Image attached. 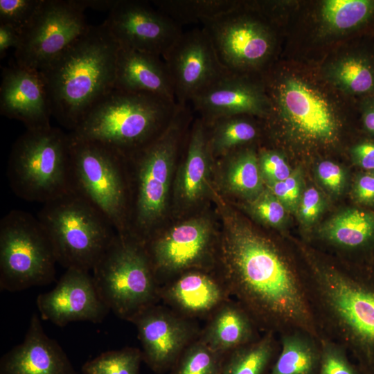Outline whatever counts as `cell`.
I'll return each instance as SVG.
<instances>
[{
	"label": "cell",
	"mask_w": 374,
	"mask_h": 374,
	"mask_svg": "<svg viewBox=\"0 0 374 374\" xmlns=\"http://www.w3.org/2000/svg\"><path fill=\"white\" fill-rule=\"evenodd\" d=\"M222 258V282L258 329L278 336L303 332L320 339L296 252L234 220L223 240Z\"/></svg>",
	"instance_id": "6da1fadb"
},
{
	"label": "cell",
	"mask_w": 374,
	"mask_h": 374,
	"mask_svg": "<svg viewBox=\"0 0 374 374\" xmlns=\"http://www.w3.org/2000/svg\"><path fill=\"white\" fill-rule=\"evenodd\" d=\"M142 351L133 347L109 350L85 362L83 374H139Z\"/></svg>",
	"instance_id": "d6a6232c"
},
{
	"label": "cell",
	"mask_w": 374,
	"mask_h": 374,
	"mask_svg": "<svg viewBox=\"0 0 374 374\" xmlns=\"http://www.w3.org/2000/svg\"><path fill=\"white\" fill-rule=\"evenodd\" d=\"M279 337L281 351L269 374H318L321 360L319 339L303 332Z\"/></svg>",
	"instance_id": "4316f807"
},
{
	"label": "cell",
	"mask_w": 374,
	"mask_h": 374,
	"mask_svg": "<svg viewBox=\"0 0 374 374\" xmlns=\"http://www.w3.org/2000/svg\"><path fill=\"white\" fill-rule=\"evenodd\" d=\"M211 226L203 218L191 219L144 244L158 283L164 276L198 265L208 251Z\"/></svg>",
	"instance_id": "ac0fdd59"
},
{
	"label": "cell",
	"mask_w": 374,
	"mask_h": 374,
	"mask_svg": "<svg viewBox=\"0 0 374 374\" xmlns=\"http://www.w3.org/2000/svg\"><path fill=\"white\" fill-rule=\"evenodd\" d=\"M278 348L276 335L265 332L262 337L228 353L221 374H264Z\"/></svg>",
	"instance_id": "83f0119b"
},
{
	"label": "cell",
	"mask_w": 374,
	"mask_h": 374,
	"mask_svg": "<svg viewBox=\"0 0 374 374\" xmlns=\"http://www.w3.org/2000/svg\"><path fill=\"white\" fill-rule=\"evenodd\" d=\"M98 294L118 317L131 321L160 298V286L143 243L117 234L92 269Z\"/></svg>",
	"instance_id": "52a82bcc"
},
{
	"label": "cell",
	"mask_w": 374,
	"mask_h": 374,
	"mask_svg": "<svg viewBox=\"0 0 374 374\" xmlns=\"http://www.w3.org/2000/svg\"><path fill=\"white\" fill-rule=\"evenodd\" d=\"M1 76V114L22 122L26 130L51 126L52 114L41 73L15 64L4 68Z\"/></svg>",
	"instance_id": "ffe728a7"
},
{
	"label": "cell",
	"mask_w": 374,
	"mask_h": 374,
	"mask_svg": "<svg viewBox=\"0 0 374 374\" xmlns=\"http://www.w3.org/2000/svg\"><path fill=\"white\" fill-rule=\"evenodd\" d=\"M326 207L323 195L315 187H305L296 215L305 229H310L323 215Z\"/></svg>",
	"instance_id": "ab89813d"
},
{
	"label": "cell",
	"mask_w": 374,
	"mask_h": 374,
	"mask_svg": "<svg viewBox=\"0 0 374 374\" xmlns=\"http://www.w3.org/2000/svg\"><path fill=\"white\" fill-rule=\"evenodd\" d=\"M353 163L361 170H374V139H366L354 145L350 149Z\"/></svg>",
	"instance_id": "ee69618b"
},
{
	"label": "cell",
	"mask_w": 374,
	"mask_h": 374,
	"mask_svg": "<svg viewBox=\"0 0 374 374\" xmlns=\"http://www.w3.org/2000/svg\"><path fill=\"white\" fill-rule=\"evenodd\" d=\"M43 0H0V24L12 27L21 35L37 15Z\"/></svg>",
	"instance_id": "74e56055"
},
{
	"label": "cell",
	"mask_w": 374,
	"mask_h": 374,
	"mask_svg": "<svg viewBox=\"0 0 374 374\" xmlns=\"http://www.w3.org/2000/svg\"><path fill=\"white\" fill-rule=\"evenodd\" d=\"M265 187L279 199L290 214H296L305 188L303 170L300 167H296L286 179Z\"/></svg>",
	"instance_id": "f35d334b"
},
{
	"label": "cell",
	"mask_w": 374,
	"mask_h": 374,
	"mask_svg": "<svg viewBox=\"0 0 374 374\" xmlns=\"http://www.w3.org/2000/svg\"><path fill=\"white\" fill-rule=\"evenodd\" d=\"M104 23L120 47L161 57L183 33L179 24L142 1L117 0Z\"/></svg>",
	"instance_id": "9a60e30c"
},
{
	"label": "cell",
	"mask_w": 374,
	"mask_h": 374,
	"mask_svg": "<svg viewBox=\"0 0 374 374\" xmlns=\"http://www.w3.org/2000/svg\"><path fill=\"white\" fill-rule=\"evenodd\" d=\"M320 335L344 346L362 374H374V264L333 258L293 241Z\"/></svg>",
	"instance_id": "7a4b0ae2"
},
{
	"label": "cell",
	"mask_w": 374,
	"mask_h": 374,
	"mask_svg": "<svg viewBox=\"0 0 374 374\" xmlns=\"http://www.w3.org/2000/svg\"><path fill=\"white\" fill-rule=\"evenodd\" d=\"M374 13V1L328 0L323 1L321 16L332 30L353 29L367 21Z\"/></svg>",
	"instance_id": "1f68e13d"
},
{
	"label": "cell",
	"mask_w": 374,
	"mask_h": 374,
	"mask_svg": "<svg viewBox=\"0 0 374 374\" xmlns=\"http://www.w3.org/2000/svg\"><path fill=\"white\" fill-rule=\"evenodd\" d=\"M262 86L245 75L229 72L195 96L190 103L206 123L234 115L265 117L269 114L270 102Z\"/></svg>",
	"instance_id": "d6986e66"
},
{
	"label": "cell",
	"mask_w": 374,
	"mask_h": 374,
	"mask_svg": "<svg viewBox=\"0 0 374 374\" xmlns=\"http://www.w3.org/2000/svg\"><path fill=\"white\" fill-rule=\"evenodd\" d=\"M0 374H76L60 344L44 332L33 314L24 341L4 354Z\"/></svg>",
	"instance_id": "7402d4cb"
},
{
	"label": "cell",
	"mask_w": 374,
	"mask_h": 374,
	"mask_svg": "<svg viewBox=\"0 0 374 374\" xmlns=\"http://www.w3.org/2000/svg\"><path fill=\"white\" fill-rule=\"evenodd\" d=\"M37 218L66 269L92 271L118 233L109 219L71 191L43 204Z\"/></svg>",
	"instance_id": "8992f818"
},
{
	"label": "cell",
	"mask_w": 374,
	"mask_h": 374,
	"mask_svg": "<svg viewBox=\"0 0 374 374\" xmlns=\"http://www.w3.org/2000/svg\"><path fill=\"white\" fill-rule=\"evenodd\" d=\"M70 138L72 191L101 211L118 235H127L130 215L127 157L104 143Z\"/></svg>",
	"instance_id": "ba28073f"
},
{
	"label": "cell",
	"mask_w": 374,
	"mask_h": 374,
	"mask_svg": "<svg viewBox=\"0 0 374 374\" xmlns=\"http://www.w3.org/2000/svg\"><path fill=\"white\" fill-rule=\"evenodd\" d=\"M224 359L199 339L184 350L172 374H221Z\"/></svg>",
	"instance_id": "e575fe53"
},
{
	"label": "cell",
	"mask_w": 374,
	"mask_h": 374,
	"mask_svg": "<svg viewBox=\"0 0 374 374\" xmlns=\"http://www.w3.org/2000/svg\"><path fill=\"white\" fill-rule=\"evenodd\" d=\"M371 172L374 175V170L373 171H371Z\"/></svg>",
	"instance_id": "c3c4849f"
},
{
	"label": "cell",
	"mask_w": 374,
	"mask_h": 374,
	"mask_svg": "<svg viewBox=\"0 0 374 374\" xmlns=\"http://www.w3.org/2000/svg\"><path fill=\"white\" fill-rule=\"evenodd\" d=\"M316 176L323 188L332 197L342 195L348 186L347 170L332 161H320L316 168Z\"/></svg>",
	"instance_id": "60d3db41"
},
{
	"label": "cell",
	"mask_w": 374,
	"mask_h": 374,
	"mask_svg": "<svg viewBox=\"0 0 374 374\" xmlns=\"http://www.w3.org/2000/svg\"><path fill=\"white\" fill-rule=\"evenodd\" d=\"M36 305L43 320L64 327L73 321L102 322L110 311L89 271L69 268L51 291L39 294Z\"/></svg>",
	"instance_id": "2e32d148"
},
{
	"label": "cell",
	"mask_w": 374,
	"mask_h": 374,
	"mask_svg": "<svg viewBox=\"0 0 374 374\" xmlns=\"http://www.w3.org/2000/svg\"><path fill=\"white\" fill-rule=\"evenodd\" d=\"M331 75L334 82L349 93H366L374 89V71L366 60L359 57L340 60Z\"/></svg>",
	"instance_id": "836d02e7"
},
{
	"label": "cell",
	"mask_w": 374,
	"mask_h": 374,
	"mask_svg": "<svg viewBox=\"0 0 374 374\" xmlns=\"http://www.w3.org/2000/svg\"><path fill=\"white\" fill-rule=\"evenodd\" d=\"M79 4L85 10L90 8L96 10H106L111 9L115 6L116 0H96V1H78Z\"/></svg>",
	"instance_id": "7dc6e473"
},
{
	"label": "cell",
	"mask_w": 374,
	"mask_h": 374,
	"mask_svg": "<svg viewBox=\"0 0 374 374\" xmlns=\"http://www.w3.org/2000/svg\"><path fill=\"white\" fill-rule=\"evenodd\" d=\"M162 58L172 81L176 103L181 107L188 106L195 96L229 73L204 28L183 32Z\"/></svg>",
	"instance_id": "5bb4252c"
},
{
	"label": "cell",
	"mask_w": 374,
	"mask_h": 374,
	"mask_svg": "<svg viewBox=\"0 0 374 374\" xmlns=\"http://www.w3.org/2000/svg\"><path fill=\"white\" fill-rule=\"evenodd\" d=\"M362 123L365 131L374 138V100L368 103L364 107Z\"/></svg>",
	"instance_id": "bcb514c9"
},
{
	"label": "cell",
	"mask_w": 374,
	"mask_h": 374,
	"mask_svg": "<svg viewBox=\"0 0 374 374\" xmlns=\"http://www.w3.org/2000/svg\"><path fill=\"white\" fill-rule=\"evenodd\" d=\"M247 203L249 213L260 222L278 229L287 224L290 213L267 187Z\"/></svg>",
	"instance_id": "d590c367"
},
{
	"label": "cell",
	"mask_w": 374,
	"mask_h": 374,
	"mask_svg": "<svg viewBox=\"0 0 374 374\" xmlns=\"http://www.w3.org/2000/svg\"><path fill=\"white\" fill-rule=\"evenodd\" d=\"M230 158L226 177L229 189L247 201L255 198L265 188L258 154L247 148L236 152Z\"/></svg>",
	"instance_id": "f546056e"
},
{
	"label": "cell",
	"mask_w": 374,
	"mask_h": 374,
	"mask_svg": "<svg viewBox=\"0 0 374 374\" xmlns=\"http://www.w3.org/2000/svg\"><path fill=\"white\" fill-rule=\"evenodd\" d=\"M131 322L138 330L143 360L157 373L175 365L195 334L184 317L156 305L145 309Z\"/></svg>",
	"instance_id": "e0dca14e"
},
{
	"label": "cell",
	"mask_w": 374,
	"mask_h": 374,
	"mask_svg": "<svg viewBox=\"0 0 374 374\" xmlns=\"http://www.w3.org/2000/svg\"><path fill=\"white\" fill-rule=\"evenodd\" d=\"M19 198L43 204L72 191L71 138L58 127L26 130L15 141L7 167Z\"/></svg>",
	"instance_id": "5b68a950"
},
{
	"label": "cell",
	"mask_w": 374,
	"mask_h": 374,
	"mask_svg": "<svg viewBox=\"0 0 374 374\" xmlns=\"http://www.w3.org/2000/svg\"><path fill=\"white\" fill-rule=\"evenodd\" d=\"M274 107L293 134L303 141L329 145L337 141L339 123L328 100L307 83L294 78L272 84Z\"/></svg>",
	"instance_id": "4fadbf2b"
},
{
	"label": "cell",
	"mask_w": 374,
	"mask_h": 374,
	"mask_svg": "<svg viewBox=\"0 0 374 374\" xmlns=\"http://www.w3.org/2000/svg\"><path fill=\"white\" fill-rule=\"evenodd\" d=\"M241 7L204 22L217 55L230 73L245 75L262 67L274 47L271 29Z\"/></svg>",
	"instance_id": "7c38bea8"
},
{
	"label": "cell",
	"mask_w": 374,
	"mask_h": 374,
	"mask_svg": "<svg viewBox=\"0 0 374 374\" xmlns=\"http://www.w3.org/2000/svg\"><path fill=\"white\" fill-rule=\"evenodd\" d=\"M160 298L186 317L213 314L229 301L221 280L202 271H188L160 287Z\"/></svg>",
	"instance_id": "cb8c5ba5"
},
{
	"label": "cell",
	"mask_w": 374,
	"mask_h": 374,
	"mask_svg": "<svg viewBox=\"0 0 374 374\" xmlns=\"http://www.w3.org/2000/svg\"><path fill=\"white\" fill-rule=\"evenodd\" d=\"M84 9L74 0H43L34 19L21 34L15 64L40 71L89 28Z\"/></svg>",
	"instance_id": "8fae6325"
},
{
	"label": "cell",
	"mask_w": 374,
	"mask_h": 374,
	"mask_svg": "<svg viewBox=\"0 0 374 374\" xmlns=\"http://www.w3.org/2000/svg\"><path fill=\"white\" fill-rule=\"evenodd\" d=\"M314 238L356 264H374V210L359 206L340 211L316 229Z\"/></svg>",
	"instance_id": "44dd1931"
},
{
	"label": "cell",
	"mask_w": 374,
	"mask_h": 374,
	"mask_svg": "<svg viewBox=\"0 0 374 374\" xmlns=\"http://www.w3.org/2000/svg\"><path fill=\"white\" fill-rule=\"evenodd\" d=\"M188 108L179 106L168 128L157 140L127 157L135 165L132 214L137 232L135 239L143 244L166 208L180 122Z\"/></svg>",
	"instance_id": "30bf717a"
},
{
	"label": "cell",
	"mask_w": 374,
	"mask_h": 374,
	"mask_svg": "<svg viewBox=\"0 0 374 374\" xmlns=\"http://www.w3.org/2000/svg\"><path fill=\"white\" fill-rule=\"evenodd\" d=\"M258 161L265 186L286 179L293 170L283 155L276 150H260Z\"/></svg>",
	"instance_id": "b9f144b4"
},
{
	"label": "cell",
	"mask_w": 374,
	"mask_h": 374,
	"mask_svg": "<svg viewBox=\"0 0 374 374\" xmlns=\"http://www.w3.org/2000/svg\"><path fill=\"white\" fill-rule=\"evenodd\" d=\"M153 4L163 13L181 26L217 18L240 6L230 0H157Z\"/></svg>",
	"instance_id": "f1b7e54d"
},
{
	"label": "cell",
	"mask_w": 374,
	"mask_h": 374,
	"mask_svg": "<svg viewBox=\"0 0 374 374\" xmlns=\"http://www.w3.org/2000/svg\"><path fill=\"white\" fill-rule=\"evenodd\" d=\"M119 48L104 22L89 26L80 37L39 71L52 116L70 132L114 88Z\"/></svg>",
	"instance_id": "3957f363"
},
{
	"label": "cell",
	"mask_w": 374,
	"mask_h": 374,
	"mask_svg": "<svg viewBox=\"0 0 374 374\" xmlns=\"http://www.w3.org/2000/svg\"><path fill=\"white\" fill-rule=\"evenodd\" d=\"M161 58L155 55L120 47L114 88L150 93L176 103L172 81Z\"/></svg>",
	"instance_id": "603a6c76"
},
{
	"label": "cell",
	"mask_w": 374,
	"mask_h": 374,
	"mask_svg": "<svg viewBox=\"0 0 374 374\" xmlns=\"http://www.w3.org/2000/svg\"><path fill=\"white\" fill-rule=\"evenodd\" d=\"M244 116L246 115L224 116L208 123H205L213 125L212 132L208 134L212 153L227 154L256 138V126Z\"/></svg>",
	"instance_id": "4dcf8cb0"
},
{
	"label": "cell",
	"mask_w": 374,
	"mask_h": 374,
	"mask_svg": "<svg viewBox=\"0 0 374 374\" xmlns=\"http://www.w3.org/2000/svg\"><path fill=\"white\" fill-rule=\"evenodd\" d=\"M21 42V35L11 26L0 24V57L2 59L6 51L14 48L15 50Z\"/></svg>",
	"instance_id": "f6af8a7d"
},
{
	"label": "cell",
	"mask_w": 374,
	"mask_h": 374,
	"mask_svg": "<svg viewBox=\"0 0 374 374\" xmlns=\"http://www.w3.org/2000/svg\"><path fill=\"white\" fill-rule=\"evenodd\" d=\"M321 360L318 374H362L356 364L348 359V353L341 345L321 336L319 339Z\"/></svg>",
	"instance_id": "8d00e7d4"
},
{
	"label": "cell",
	"mask_w": 374,
	"mask_h": 374,
	"mask_svg": "<svg viewBox=\"0 0 374 374\" xmlns=\"http://www.w3.org/2000/svg\"><path fill=\"white\" fill-rule=\"evenodd\" d=\"M206 126L202 119L197 120L188 141L186 160L178 182L181 197L186 202L197 200L206 188L212 153Z\"/></svg>",
	"instance_id": "484cf974"
},
{
	"label": "cell",
	"mask_w": 374,
	"mask_h": 374,
	"mask_svg": "<svg viewBox=\"0 0 374 374\" xmlns=\"http://www.w3.org/2000/svg\"><path fill=\"white\" fill-rule=\"evenodd\" d=\"M57 263L37 217L14 209L0 221V290L18 292L50 284Z\"/></svg>",
	"instance_id": "9c48e42d"
},
{
	"label": "cell",
	"mask_w": 374,
	"mask_h": 374,
	"mask_svg": "<svg viewBox=\"0 0 374 374\" xmlns=\"http://www.w3.org/2000/svg\"><path fill=\"white\" fill-rule=\"evenodd\" d=\"M350 197L357 206L374 210V175L361 170L350 185Z\"/></svg>",
	"instance_id": "7bdbcfd3"
},
{
	"label": "cell",
	"mask_w": 374,
	"mask_h": 374,
	"mask_svg": "<svg viewBox=\"0 0 374 374\" xmlns=\"http://www.w3.org/2000/svg\"><path fill=\"white\" fill-rule=\"evenodd\" d=\"M257 329L244 309L237 301L229 300L212 314L200 339L225 356L258 339Z\"/></svg>",
	"instance_id": "d4e9b609"
},
{
	"label": "cell",
	"mask_w": 374,
	"mask_h": 374,
	"mask_svg": "<svg viewBox=\"0 0 374 374\" xmlns=\"http://www.w3.org/2000/svg\"><path fill=\"white\" fill-rule=\"evenodd\" d=\"M179 108L175 102L157 96L114 88L89 110L69 135L104 143L129 157L157 140Z\"/></svg>",
	"instance_id": "277c9868"
}]
</instances>
